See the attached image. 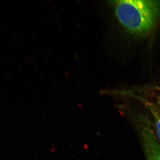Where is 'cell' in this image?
I'll return each mask as SVG.
<instances>
[{"label": "cell", "instance_id": "obj_2", "mask_svg": "<svg viewBox=\"0 0 160 160\" xmlns=\"http://www.w3.org/2000/svg\"><path fill=\"white\" fill-rule=\"evenodd\" d=\"M126 111L138 136L146 160H160V142L149 115L134 109Z\"/></svg>", "mask_w": 160, "mask_h": 160}, {"label": "cell", "instance_id": "obj_1", "mask_svg": "<svg viewBox=\"0 0 160 160\" xmlns=\"http://www.w3.org/2000/svg\"><path fill=\"white\" fill-rule=\"evenodd\" d=\"M110 4L119 23L135 37H149L160 22V1L118 0Z\"/></svg>", "mask_w": 160, "mask_h": 160}]
</instances>
